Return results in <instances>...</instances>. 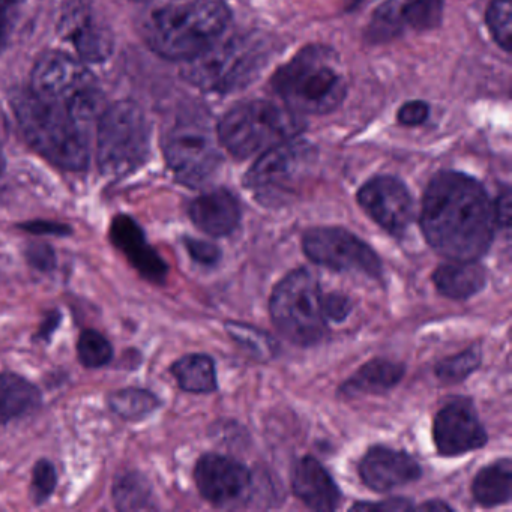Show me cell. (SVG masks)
Returning <instances> with one entry per match:
<instances>
[{"instance_id": "obj_1", "label": "cell", "mask_w": 512, "mask_h": 512, "mask_svg": "<svg viewBox=\"0 0 512 512\" xmlns=\"http://www.w3.org/2000/svg\"><path fill=\"white\" fill-rule=\"evenodd\" d=\"M421 230L434 251L448 260H479L496 235L494 205L476 179L440 172L422 199Z\"/></svg>"}, {"instance_id": "obj_2", "label": "cell", "mask_w": 512, "mask_h": 512, "mask_svg": "<svg viewBox=\"0 0 512 512\" xmlns=\"http://www.w3.org/2000/svg\"><path fill=\"white\" fill-rule=\"evenodd\" d=\"M230 19L223 0H170L149 19L146 41L163 58L190 61L220 40Z\"/></svg>"}, {"instance_id": "obj_3", "label": "cell", "mask_w": 512, "mask_h": 512, "mask_svg": "<svg viewBox=\"0 0 512 512\" xmlns=\"http://www.w3.org/2000/svg\"><path fill=\"white\" fill-rule=\"evenodd\" d=\"M275 94L287 109L302 115H325L341 106L347 94L346 77L334 50L305 47L275 73Z\"/></svg>"}, {"instance_id": "obj_4", "label": "cell", "mask_w": 512, "mask_h": 512, "mask_svg": "<svg viewBox=\"0 0 512 512\" xmlns=\"http://www.w3.org/2000/svg\"><path fill=\"white\" fill-rule=\"evenodd\" d=\"M14 115L29 145L55 166L80 172L88 166V140L82 124L67 110L32 91L13 98Z\"/></svg>"}, {"instance_id": "obj_5", "label": "cell", "mask_w": 512, "mask_h": 512, "mask_svg": "<svg viewBox=\"0 0 512 512\" xmlns=\"http://www.w3.org/2000/svg\"><path fill=\"white\" fill-rule=\"evenodd\" d=\"M268 58V44L259 37L220 38L205 52L185 61L182 76L203 91L229 94L250 85L265 68Z\"/></svg>"}, {"instance_id": "obj_6", "label": "cell", "mask_w": 512, "mask_h": 512, "mask_svg": "<svg viewBox=\"0 0 512 512\" xmlns=\"http://www.w3.org/2000/svg\"><path fill=\"white\" fill-rule=\"evenodd\" d=\"M304 128L301 115L287 107L283 109L268 101H250L224 115L217 136L233 157L244 160L296 139Z\"/></svg>"}, {"instance_id": "obj_7", "label": "cell", "mask_w": 512, "mask_h": 512, "mask_svg": "<svg viewBox=\"0 0 512 512\" xmlns=\"http://www.w3.org/2000/svg\"><path fill=\"white\" fill-rule=\"evenodd\" d=\"M322 299V289L313 272L307 268L290 272L274 287L269 299L275 328L296 346H316L328 332Z\"/></svg>"}, {"instance_id": "obj_8", "label": "cell", "mask_w": 512, "mask_h": 512, "mask_svg": "<svg viewBox=\"0 0 512 512\" xmlns=\"http://www.w3.org/2000/svg\"><path fill=\"white\" fill-rule=\"evenodd\" d=\"M32 92L67 110L83 124L103 115L100 89L82 62L65 53H47L35 65Z\"/></svg>"}, {"instance_id": "obj_9", "label": "cell", "mask_w": 512, "mask_h": 512, "mask_svg": "<svg viewBox=\"0 0 512 512\" xmlns=\"http://www.w3.org/2000/svg\"><path fill=\"white\" fill-rule=\"evenodd\" d=\"M151 130L145 113L131 101L104 110L98 125V164L104 175L122 178L145 164Z\"/></svg>"}, {"instance_id": "obj_10", "label": "cell", "mask_w": 512, "mask_h": 512, "mask_svg": "<svg viewBox=\"0 0 512 512\" xmlns=\"http://www.w3.org/2000/svg\"><path fill=\"white\" fill-rule=\"evenodd\" d=\"M317 152L310 143L287 140L260 155L244 178L257 202L281 205L305 181L316 163Z\"/></svg>"}, {"instance_id": "obj_11", "label": "cell", "mask_w": 512, "mask_h": 512, "mask_svg": "<svg viewBox=\"0 0 512 512\" xmlns=\"http://www.w3.org/2000/svg\"><path fill=\"white\" fill-rule=\"evenodd\" d=\"M218 136L202 119H184L175 124L164 140V155L181 184L197 188L205 184L221 163Z\"/></svg>"}, {"instance_id": "obj_12", "label": "cell", "mask_w": 512, "mask_h": 512, "mask_svg": "<svg viewBox=\"0 0 512 512\" xmlns=\"http://www.w3.org/2000/svg\"><path fill=\"white\" fill-rule=\"evenodd\" d=\"M305 256L323 268L353 272L365 277H382V262L376 251L361 238L341 227H314L302 238Z\"/></svg>"}, {"instance_id": "obj_13", "label": "cell", "mask_w": 512, "mask_h": 512, "mask_svg": "<svg viewBox=\"0 0 512 512\" xmlns=\"http://www.w3.org/2000/svg\"><path fill=\"white\" fill-rule=\"evenodd\" d=\"M358 203L377 226L394 238H403L415 218L409 190L392 176H377L362 185Z\"/></svg>"}, {"instance_id": "obj_14", "label": "cell", "mask_w": 512, "mask_h": 512, "mask_svg": "<svg viewBox=\"0 0 512 512\" xmlns=\"http://www.w3.org/2000/svg\"><path fill=\"white\" fill-rule=\"evenodd\" d=\"M199 493L217 508L236 506L248 499L253 476L250 470L235 458L220 454H206L194 469Z\"/></svg>"}, {"instance_id": "obj_15", "label": "cell", "mask_w": 512, "mask_h": 512, "mask_svg": "<svg viewBox=\"0 0 512 512\" xmlns=\"http://www.w3.org/2000/svg\"><path fill=\"white\" fill-rule=\"evenodd\" d=\"M434 443L443 457L469 454L487 445L488 436L470 401L454 400L437 412L433 425Z\"/></svg>"}, {"instance_id": "obj_16", "label": "cell", "mask_w": 512, "mask_h": 512, "mask_svg": "<svg viewBox=\"0 0 512 512\" xmlns=\"http://www.w3.org/2000/svg\"><path fill=\"white\" fill-rule=\"evenodd\" d=\"M362 482L377 493L395 490L418 481L422 475L418 461L404 451L388 446H371L359 461Z\"/></svg>"}, {"instance_id": "obj_17", "label": "cell", "mask_w": 512, "mask_h": 512, "mask_svg": "<svg viewBox=\"0 0 512 512\" xmlns=\"http://www.w3.org/2000/svg\"><path fill=\"white\" fill-rule=\"evenodd\" d=\"M443 0H388L377 10L374 37H394L404 26L416 31L436 28L442 22Z\"/></svg>"}, {"instance_id": "obj_18", "label": "cell", "mask_w": 512, "mask_h": 512, "mask_svg": "<svg viewBox=\"0 0 512 512\" xmlns=\"http://www.w3.org/2000/svg\"><path fill=\"white\" fill-rule=\"evenodd\" d=\"M110 238L146 280L164 283L169 268L157 251L148 244L142 227L133 218L118 215L110 227Z\"/></svg>"}, {"instance_id": "obj_19", "label": "cell", "mask_w": 512, "mask_h": 512, "mask_svg": "<svg viewBox=\"0 0 512 512\" xmlns=\"http://www.w3.org/2000/svg\"><path fill=\"white\" fill-rule=\"evenodd\" d=\"M293 493L314 511H335L343 494L331 473L311 455L299 458L292 470Z\"/></svg>"}, {"instance_id": "obj_20", "label": "cell", "mask_w": 512, "mask_h": 512, "mask_svg": "<svg viewBox=\"0 0 512 512\" xmlns=\"http://www.w3.org/2000/svg\"><path fill=\"white\" fill-rule=\"evenodd\" d=\"M190 218L206 235L224 238L238 229L241 205L230 191L220 188L197 197L190 205Z\"/></svg>"}, {"instance_id": "obj_21", "label": "cell", "mask_w": 512, "mask_h": 512, "mask_svg": "<svg viewBox=\"0 0 512 512\" xmlns=\"http://www.w3.org/2000/svg\"><path fill=\"white\" fill-rule=\"evenodd\" d=\"M433 283L449 299H469L487 286V271L478 260H451L434 271Z\"/></svg>"}, {"instance_id": "obj_22", "label": "cell", "mask_w": 512, "mask_h": 512, "mask_svg": "<svg viewBox=\"0 0 512 512\" xmlns=\"http://www.w3.org/2000/svg\"><path fill=\"white\" fill-rule=\"evenodd\" d=\"M404 365L388 359H373L359 368L346 383L341 386V394L346 397L356 395L383 394L398 385L404 376Z\"/></svg>"}, {"instance_id": "obj_23", "label": "cell", "mask_w": 512, "mask_h": 512, "mask_svg": "<svg viewBox=\"0 0 512 512\" xmlns=\"http://www.w3.org/2000/svg\"><path fill=\"white\" fill-rule=\"evenodd\" d=\"M40 391L17 374L0 373V424L22 418L38 409Z\"/></svg>"}, {"instance_id": "obj_24", "label": "cell", "mask_w": 512, "mask_h": 512, "mask_svg": "<svg viewBox=\"0 0 512 512\" xmlns=\"http://www.w3.org/2000/svg\"><path fill=\"white\" fill-rule=\"evenodd\" d=\"M512 464L509 458L485 466L476 473L472 494L485 508L505 505L511 500Z\"/></svg>"}, {"instance_id": "obj_25", "label": "cell", "mask_w": 512, "mask_h": 512, "mask_svg": "<svg viewBox=\"0 0 512 512\" xmlns=\"http://www.w3.org/2000/svg\"><path fill=\"white\" fill-rule=\"evenodd\" d=\"M172 374L184 391L211 394L217 391V368L208 355H187L172 365Z\"/></svg>"}, {"instance_id": "obj_26", "label": "cell", "mask_w": 512, "mask_h": 512, "mask_svg": "<svg viewBox=\"0 0 512 512\" xmlns=\"http://www.w3.org/2000/svg\"><path fill=\"white\" fill-rule=\"evenodd\" d=\"M113 499L121 511H143L154 508L151 487L139 473H124L113 487Z\"/></svg>"}, {"instance_id": "obj_27", "label": "cell", "mask_w": 512, "mask_h": 512, "mask_svg": "<svg viewBox=\"0 0 512 512\" xmlns=\"http://www.w3.org/2000/svg\"><path fill=\"white\" fill-rule=\"evenodd\" d=\"M110 407L128 421L146 418L160 406V400L146 389H122L110 395Z\"/></svg>"}, {"instance_id": "obj_28", "label": "cell", "mask_w": 512, "mask_h": 512, "mask_svg": "<svg viewBox=\"0 0 512 512\" xmlns=\"http://www.w3.org/2000/svg\"><path fill=\"white\" fill-rule=\"evenodd\" d=\"M230 337L244 347L254 358L265 361V359L274 358L277 353V341L266 334L265 331L253 328V326L242 325V323L229 322L226 325Z\"/></svg>"}, {"instance_id": "obj_29", "label": "cell", "mask_w": 512, "mask_h": 512, "mask_svg": "<svg viewBox=\"0 0 512 512\" xmlns=\"http://www.w3.org/2000/svg\"><path fill=\"white\" fill-rule=\"evenodd\" d=\"M482 362L481 346H472L458 355L443 359L434 368V373L443 383H458L475 373Z\"/></svg>"}, {"instance_id": "obj_30", "label": "cell", "mask_w": 512, "mask_h": 512, "mask_svg": "<svg viewBox=\"0 0 512 512\" xmlns=\"http://www.w3.org/2000/svg\"><path fill=\"white\" fill-rule=\"evenodd\" d=\"M70 35L77 52L85 59L97 61L109 53V40L104 38L97 26L89 22L88 19L74 20L70 28Z\"/></svg>"}, {"instance_id": "obj_31", "label": "cell", "mask_w": 512, "mask_h": 512, "mask_svg": "<svg viewBox=\"0 0 512 512\" xmlns=\"http://www.w3.org/2000/svg\"><path fill=\"white\" fill-rule=\"evenodd\" d=\"M77 353H79L80 362L85 367L100 368L109 364L113 356V349L112 344L104 335L88 329L80 335Z\"/></svg>"}, {"instance_id": "obj_32", "label": "cell", "mask_w": 512, "mask_h": 512, "mask_svg": "<svg viewBox=\"0 0 512 512\" xmlns=\"http://www.w3.org/2000/svg\"><path fill=\"white\" fill-rule=\"evenodd\" d=\"M487 25L505 52L512 49V0H493L487 10Z\"/></svg>"}, {"instance_id": "obj_33", "label": "cell", "mask_w": 512, "mask_h": 512, "mask_svg": "<svg viewBox=\"0 0 512 512\" xmlns=\"http://www.w3.org/2000/svg\"><path fill=\"white\" fill-rule=\"evenodd\" d=\"M58 484V473L50 461L40 460L35 464L32 475L31 496L37 505L46 502Z\"/></svg>"}, {"instance_id": "obj_34", "label": "cell", "mask_w": 512, "mask_h": 512, "mask_svg": "<svg viewBox=\"0 0 512 512\" xmlns=\"http://www.w3.org/2000/svg\"><path fill=\"white\" fill-rule=\"evenodd\" d=\"M25 0H0V52L7 47Z\"/></svg>"}, {"instance_id": "obj_35", "label": "cell", "mask_w": 512, "mask_h": 512, "mask_svg": "<svg viewBox=\"0 0 512 512\" xmlns=\"http://www.w3.org/2000/svg\"><path fill=\"white\" fill-rule=\"evenodd\" d=\"M185 247L194 262L203 266H215L221 260V251L217 245L202 239L185 238Z\"/></svg>"}, {"instance_id": "obj_36", "label": "cell", "mask_w": 512, "mask_h": 512, "mask_svg": "<svg viewBox=\"0 0 512 512\" xmlns=\"http://www.w3.org/2000/svg\"><path fill=\"white\" fill-rule=\"evenodd\" d=\"M322 304L323 314H325L328 322L329 320L335 323L344 322L353 310L352 301H350L349 296L343 295V293L323 295Z\"/></svg>"}, {"instance_id": "obj_37", "label": "cell", "mask_w": 512, "mask_h": 512, "mask_svg": "<svg viewBox=\"0 0 512 512\" xmlns=\"http://www.w3.org/2000/svg\"><path fill=\"white\" fill-rule=\"evenodd\" d=\"M26 256H28V262L31 263L34 268L40 269V271L49 272L56 266L55 251H53L52 247H49V245H29Z\"/></svg>"}, {"instance_id": "obj_38", "label": "cell", "mask_w": 512, "mask_h": 512, "mask_svg": "<svg viewBox=\"0 0 512 512\" xmlns=\"http://www.w3.org/2000/svg\"><path fill=\"white\" fill-rule=\"evenodd\" d=\"M428 118V106L424 101H409L398 112V121L406 127H418Z\"/></svg>"}, {"instance_id": "obj_39", "label": "cell", "mask_w": 512, "mask_h": 512, "mask_svg": "<svg viewBox=\"0 0 512 512\" xmlns=\"http://www.w3.org/2000/svg\"><path fill=\"white\" fill-rule=\"evenodd\" d=\"M413 506L415 505L410 500L395 497L377 503H356L352 506V511H410Z\"/></svg>"}, {"instance_id": "obj_40", "label": "cell", "mask_w": 512, "mask_h": 512, "mask_svg": "<svg viewBox=\"0 0 512 512\" xmlns=\"http://www.w3.org/2000/svg\"><path fill=\"white\" fill-rule=\"evenodd\" d=\"M493 205L497 227L508 230L511 226V190L508 187L503 188L502 193L497 197V202Z\"/></svg>"}, {"instance_id": "obj_41", "label": "cell", "mask_w": 512, "mask_h": 512, "mask_svg": "<svg viewBox=\"0 0 512 512\" xmlns=\"http://www.w3.org/2000/svg\"><path fill=\"white\" fill-rule=\"evenodd\" d=\"M22 229L28 230V232L35 233V235H56L65 236L70 235V227L64 226V224L50 223V221H34V223L23 224Z\"/></svg>"}, {"instance_id": "obj_42", "label": "cell", "mask_w": 512, "mask_h": 512, "mask_svg": "<svg viewBox=\"0 0 512 512\" xmlns=\"http://www.w3.org/2000/svg\"><path fill=\"white\" fill-rule=\"evenodd\" d=\"M413 509H419V511H452L451 506L448 503L440 502V500H431V502L422 503L419 506H413Z\"/></svg>"}, {"instance_id": "obj_43", "label": "cell", "mask_w": 512, "mask_h": 512, "mask_svg": "<svg viewBox=\"0 0 512 512\" xmlns=\"http://www.w3.org/2000/svg\"><path fill=\"white\" fill-rule=\"evenodd\" d=\"M59 325V314L58 313H52V316H49V319H46V322H44L43 328H41L40 331V337L46 338V340H49L50 334H52L53 331H55L56 326Z\"/></svg>"}, {"instance_id": "obj_44", "label": "cell", "mask_w": 512, "mask_h": 512, "mask_svg": "<svg viewBox=\"0 0 512 512\" xmlns=\"http://www.w3.org/2000/svg\"><path fill=\"white\" fill-rule=\"evenodd\" d=\"M142 2H146V0H142Z\"/></svg>"}, {"instance_id": "obj_45", "label": "cell", "mask_w": 512, "mask_h": 512, "mask_svg": "<svg viewBox=\"0 0 512 512\" xmlns=\"http://www.w3.org/2000/svg\"><path fill=\"white\" fill-rule=\"evenodd\" d=\"M0 167H2V164H0Z\"/></svg>"}]
</instances>
